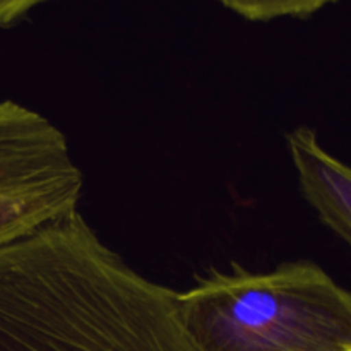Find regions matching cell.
I'll use <instances>...</instances> for the list:
<instances>
[{
	"label": "cell",
	"instance_id": "obj_3",
	"mask_svg": "<svg viewBox=\"0 0 351 351\" xmlns=\"http://www.w3.org/2000/svg\"><path fill=\"white\" fill-rule=\"evenodd\" d=\"M84 177L67 137L41 113L0 101V245L77 211Z\"/></svg>",
	"mask_w": 351,
	"mask_h": 351
},
{
	"label": "cell",
	"instance_id": "obj_5",
	"mask_svg": "<svg viewBox=\"0 0 351 351\" xmlns=\"http://www.w3.org/2000/svg\"><path fill=\"white\" fill-rule=\"evenodd\" d=\"M328 2L321 0H237L223 2V7L254 23L283 19V17H311L324 9Z\"/></svg>",
	"mask_w": 351,
	"mask_h": 351
},
{
	"label": "cell",
	"instance_id": "obj_2",
	"mask_svg": "<svg viewBox=\"0 0 351 351\" xmlns=\"http://www.w3.org/2000/svg\"><path fill=\"white\" fill-rule=\"evenodd\" d=\"M177 305L199 351H351L350 291L312 261L211 267Z\"/></svg>",
	"mask_w": 351,
	"mask_h": 351
},
{
	"label": "cell",
	"instance_id": "obj_6",
	"mask_svg": "<svg viewBox=\"0 0 351 351\" xmlns=\"http://www.w3.org/2000/svg\"><path fill=\"white\" fill-rule=\"evenodd\" d=\"M38 5L40 3L31 0H0V27H9L19 23Z\"/></svg>",
	"mask_w": 351,
	"mask_h": 351
},
{
	"label": "cell",
	"instance_id": "obj_4",
	"mask_svg": "<svg viewBox=\"0 0 351 351\" xmlns=\"http://www.w3.org/2000/svg\"><path fill=\"white\" fill-rule=\"evenodd\" d=\"M288 151L305 201L339 240L351 243V171L321 146L317 132L300 125L287 134Z\"/></svg>",
	"mask_w": 351,
	"mask_h": 351
},
{
	"label": "cell",
	"instance_id": "obj_1",
	"mask_svg": "<svg viewBox=\"0 0 351 351\" xmlns=\"http://www.w3.org/2000/svg\"><path fill=\"white\" fill-rule=\"evenodd\" d=\"M0 351H199L177 291L110 249L77 211L0 245Z\"/></svg>",
	"mask_w": 351,
	"mask_h": 351
}]
</instances>
